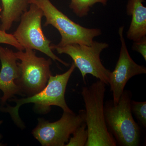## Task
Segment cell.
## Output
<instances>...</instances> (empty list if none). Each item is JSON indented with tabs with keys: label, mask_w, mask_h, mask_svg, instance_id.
I'll use <instances>...</instances> for the list:
<instances>
[{
	"label": "cell",
	"mask_w": 146,
	"mask_h": 146,
	"mask_svg": "<svg viewBox=\"0 0 146 146\" xmlns=\"http://www.w3.org/2000/svg\"><path fill=\"white\" fill-rule=\"evenodd\" d=\"M31 3L42 9L46 18L44 27L51 25L59 32L61 38L56 45L58 46L71 44L90 46L94 38L102 34L100 29L87 28L75 23L58 10L50 0H30Z\"/></svg>",
	"instance_id": "277c9868"
},
{
	"label": "cell",
	"mask_w": 146,
	"mask_h": 146,
	"mask_svg": "<svg viewBox=\"0 0 146 146\" xmlns=\"http://www.w3.org/2000/svg\"><path fill=\"white\" fill-rule=\"evenodd\" d=\"M131 109L138 121L144 127H146V102H137L131 100Z\"/></svg>",
	"instance_id": "9a60e30c"
},
{
	"label": "cell",
	"mask_w": 146,
	"mask_h": 146,
	"mask_svg": "<svg viewBox=\"0 0 146 146\" xmlns=\"http://www.w3.org/2000/svg\"><path fill=\"white\" fill-rule=\"evenodd\" d=\"M132 49L140 54L146 60V36L137 42H133Z\"/></svg>",
	"instance_id": "e0dca14e"
},
{
	"label": "cell",
	"mask_w": 146,
	"mask_h": 146,
	"mask_svg": "<svg viewBox=\"0 0 146 146\" xmlns=\"http://www.w3.org/2000/svg\"><path fill=\"white\" fill-rule=\"evenodd\" d=\"M124 28L122 26L119 28L121 42L119 56L115 69L110 73L108 82L113 95L112 102L115 104L119 102L129 79L136 75L146 73V67L138 65L131 57L123 36Z\"/></svg>",
	"instance_id": "9c48e42d"
},
{
	"label": "cell",
	"mask_w": 146,
	"mask_h": 146,
	"mask_svg": "<svg viewBox=\"0 0 146 146\" xmlns=\"http://www.w3.org/2000/svg\"><path fill=\"white\" fill-rule=\"evenodd\" d=\"M107 2L108 0H71L69 7L78 17L82 18L88 15L94 5L100 3L106 5Z\"/></svg>",
	"instance_id": "4fadbf2b"
},
{
	"label": "cell",
	"mask_w": 146,
	"mask_h": 146,
	"mask_svg": "<svg viewBox=\"0 0 146 146\" xmlns=\"http://www.w3.org/2000/svg\"><path fill=\"white\" fill-rule=\"evenodd\" d=\"M43 13L34 4H30L28 9L21 16V22L13 35L25 50H36L45 54L54 61L66 67L69 64L56 56L51 49V41L44 34L42 27Z\"/></svg>",
	"instance_id": "5b68a950"
},
{
	"label": "cell",
	"mask_w": 146,
	"mask_h": 146,
	"mask_svg": "<svg viewBox=\"0 0 146 146\" xmlns=\"http://www.w3.org/2000/svg\"><path fill=\"white\" fill-rule=\"evenodd\" d=\"M2 12L0 14V29L8 31L13 23L20 21L21 16L28 10L30 0H1Z\"/></svg>",
	"instance_id": "7c38bea8"
},
{
	"label": "cell",
	"mask_w": 146,
	"mask_h": 146,
	"mask_svg": "<svg viewBox=\"0 0 146 146\" xmlns=\"http://www.w3.org/2000/svg\"><path fill=\"white\" fill-rule=\"evenodd\" d=\"M106 84L97 80L81 91L85 109L88 138L85 146H116L117 143L106 125L104 112Z\"/></svg>",
	"instance_id": "6da1fadb"
},
{
	"label": "cell",
	"mask_w": 146,
	"mask_h": 146,
	"mask_svg": "<svg viewBox=\"0 0 146 146\" xmlns=\"http://www.w3.org/2000/svg\"><path fill=\"white\" fill-rule=\"evenodd\" d=\"M76 68L74 63L67 72L53 76L51 75L46 85L39 93L26 98L14 100L16 106H8L1 108L4 112H8L17 125H24L18 114L19 108L25 104L33 103L37 110L42 112L49 111L52 106L60 107L65 112H72L65 101V96L66 87L69 79Z\"/></svg>",
	"instance_id": "3957f363"
},
{
	"label": "cell",
	"mask_w": 146,
	"mask_h": 146,
	"mask_svg": "<svg viewBox=\"0 0 146 146\" xmlns=\"http://www.w3.org/2000/svg\"><path fill=\"white\" fill-rule=\"evenodd\" d=\"M51 49L59 54H65L72 58L73 63L80 71L84 81L89 74L106 84H108L110 72L103 65L100 54L109 45L104 42L94 41L90 46L71 44L63 47L50 44Z\"/></svg>",
	"instance_id": "8992f818"
},
{
	"label": "cell",
	"mask_w": 146,
	"mask_h": 146,
	"mask_svg": "<svg viewBox=\"0 0 146 146\" xmlns=\"http://www.w3.org/2000/svg\"><path fill=\"white\" fill-rule=\"evenodd\" d=\"M131 93L125 90L117 104L107 101L104 105L105 118L110 132L119 146H138L141 129L134 121L131 109Z\"/></svg>",
	"instance_id": "7a4b0ae2"
},
{
	"label": "cell",
	"mask_w": 146,
	"mask_h": 146,
	"mask_svg": "<svg viewBox=\"0 0 146 146\" xmlns=\"http://www.w3.org/2000/svg\"><path fill=\"white\" fill-rule=\"evenodd\" d=\"M18 58L12 50L0 45V90L3 96L1 103L4 104L7 101L16 94H21V90L16 83L20 75Z\"/></svg>",
	"instance_id": "30bf717a"
},
{
	"label": "cell",
	"mask_w": 146,
	"mask_h": 146,
	"mask_svg": "<svg viewBox=\"0 0 146 146\" xmlns=\"http://www.w3.org/2000/svg\"><path fill=\"white\" fill-rule=\"evenodd\" d=\"M24 50L14 52L21 60V63H18L20 75L16 83L21 94L30 96L39 93L46 85L51 75L50 66L52 62L50 58L36 56L33 50L27 48Z\"/></svg>",
	"instance_id": "52a82bcc"
},
{
	"label": "cell",
	"mask_w": 146,
	"mask_h": 146,
	"mask_svg": "<svg viewBox=\"0 0 146 146\" xmlns=\"http://www.w3.org/2000/svg\"><path fill=\"white\" fill-rule=\"evenodd\" d=\"M84 110L78 114L63 111L59 120L50 122L38 119V123L33 130L32 134L43 146H64L69 141L71 134L85 122Z\"/></svg>",
	"instance_id": "ba28073f"
},
{
	"label": "cell",
	"mask_w": 146,
	"mask_h": 146,
	"mask_svg": "<svg viewBox=\"0 0 146 146\" xmlns=\"http://www.w3.org/2000/svg\"><path fill=\"white\" fill-rule=\"evenodd\" d=\"M3 121H0V125H1V124L2 123ZM0 138H1V136H0ZM3 145H2V144L1 143H0V146H3Z\"/></svg>",
	"instance_id": "ac0fdd59"
},
{
	"label": "cell",
	"mask_w": 146,
	"mask_h": 146,
	"mask_svg": "<svg viewBox=\"0 0 146 146\" xmlns=\"http://www.w3.org/2000/svg\"><path fill=\"white\" fill-rule=\"evenodd\" d=\"M66 146H84L86 145L88 138V131L85 122L77 128L73 133Z\"/></svg>",
	"instance_id": "5bb4252c"
},
{
	"label": "cell",
	"mask_w": 146,
	"mask_h": 146,
	"mask_svg": "<svg viewBox=\"0 0 146 146\" xmlns=\"http://www.w3.org/2000/svg\"><path fill=\"white\" fill-rule=\"evenodd\" d=\"M0 44H6L15 47L18 50H24L23 47L18 42L13 34L7 33L0 29Z\"/></svg>",
	"instance_id": "2e32d148"
},
{
	"label": "cell",
	"mask_w": 146,
	"mask_h": 146,
	"mask_svg": "<svg viewBox=\"0 0 146 146\" xmlns=\"http://www.w3.org/2000/svg\"><path fill=\"white\" fill-rule=\"evenodd\" d=\"M144 0H129L127 13L131 16L130 26L127 32L128 39L137 42L146 36V7Z\"/></svg>",
	"instance_id": "8fae6325"
},
{
	"label": "cell",
	"mask_w": 146,
	"mask_h": 146,
	"mask_svg": "<svg viewBox=\"0 0 146 146\" xmlns=\"http://www.w3.org/2000/svg\"><path fill=\"white\" fill-rule=\"evenodd\" d=\"M1 98H0V100H1Z\"/></svg>",
	"instance_id": "d6986e66"
}]
</instances>
